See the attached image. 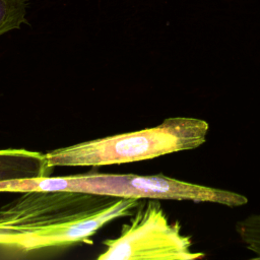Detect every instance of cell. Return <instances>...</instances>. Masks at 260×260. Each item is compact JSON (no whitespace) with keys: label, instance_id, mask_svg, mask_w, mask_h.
Masks as SVG:
<instances>
[{"label":"cell","instance_id":"1","mask_svg":"<svg viewBox=\"0 0 260 260\" xmlns=\"http://www.w3.org/2000/svg\"><path fill=\"white\" fill-rule=\"evenodd\" d=\"M0 207V254L89 244L108 222L133 214L140 199L65 190H31Z\"/></svg>","mask_w":260,"mask_h":260},{"label":"cell","instance_id":"2","mask_svg":"<svg viewBox=\"0 0 260 260\" xmlns=\"http://www.w3.org/2000/svg\"><path fill=\"white\" fill-rule=\"evenodd\" d=\"M208 129L204 120L173 117L155 127L84 141L45 155L53 168L128 164L197 148L205 142Z\"/></svg>","mask_w":260,"mask_h":260},{"label":"cell","instance_id":"3","mask_svg":"<svg viewBox=\"0 0 260 260\" xmlns=\"http://www.w3.org/2000/svg\"><path fill=\"white\" fill-rule=\"evenodd\" d=\"M104 245L99 260H191L205 256L192 250L191 238L182 233L179 221L169 220L158 199L139 202L120 236Z\"/></svg>","mask_w":260,"mask_h":260},{"label":"cell","instance_id":"4","mask_svg":"<svg viewBox=\"0 0 260 260\" xmlns=\"http://www.w3.org/2000/svg\"><path fill=\"white\" fill-rule=\"evenodd\" d=\"M52 172L44 153L23 148L0 149V182L43 178Z\"/></svg>","mask_w":260,"mask_h":260},{"label":"cell","instance_id":"5","mask_svg":"<svg viewBox=\"0 0 260 260\" xmlns=\"http://www.w3.org/2000/svg\"><path fill=\"white\" fill-rule=\"evenodd\" d=\"M26 0H0V36L26 22Z\"/></svg>","mask_w":260,"mask_h":260}]
</instances>
